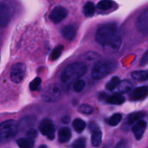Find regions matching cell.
Listing matches in <instances>:
<instances>
[{
  "label": "cell",
  "mask_w": 148,
  "mask_h": 148,
  "mask_svg": "<svg viewBox=\"0 0 148 148\" xmlns=\"http://www.w3.org/2000/svg\"><path fill=\"white\" fill-rule=\"evenodd\" d=\"M87 69L88 67L86 64L82 62H74L66 66L62 73L61 77L62 82L67 85L74 83L85 75Z\"/></svg>",
  "instance_id": "6da1fadb"
},
{
  "label": "cell",
  "mask_w": 148,
  "mask_h": 148,
  "mask_svg": "<svg viewBox=\"0 0 148 148\" xmlns=\"http://www.w3.org/2000/svg\"><path fill=\"white\" fill-rule=\"evenodd\" d=\"M117 67L116 62L109 59L98 61L92 70V77L94 79H101L110 73L114 72Z\"/></svg>",
  "instance_id": "7a4b0ae2"
},
{
  "label": "cell",
  "mask_w": 148,
  "mask_h": 148,
  "mask_svg": "<svg viewBox=\"0 0 148 148\" xmlns=\"http://www.w3.org/2000/svg\"><path fill=\"white\" fill-rule=\"evenodd\" d=\"M116 34L117 27L116 24L108 23L98 29L95 35V40L98 44L103 46Z\"/></svg>",
  "instance_id": "3957f363"
},
{
  "label": "cell",
  "mask_w": 148,
  "mask_h": 148,
  "mask_svg": "<svg viewBox=\"0 0 148 148\" xmlns=\"http://www.w3.org/2000/svg\"><path fill=\"white\" fill-rule=\"evenodd\" d=\"M19 130V125L14 120H7L1 124L0 137L1 143L7 142L15 137Z\"/></svg>",
  "instance_id": "277c9868"
},
{
  "label": "cell",
  "mask_w": 148,
  "mask_h": 148,
  "mask_svg": "<svg viewBox=\"0 0 148 148\" xmlns=\"http://www.w3.org/2000/svg\"><path fill=\"white\" fill-rule=\"evenodd\" d=\"M62 95V88L59 86V85L53 84L45 88L42 93V98L47 103H53L59 101Z\"/></svg>",
  "instance_id": "5b68a950"
},
{
  "label": "cell",
  "mask_w": 148,
  "mask_h": 148,
  "mask_svg": "<svg viewBox=\"0 0 148 148\" xmlns=\"http://www.w3.org/2000/svg\"><path fill=\"white\" fill-rule=\"evenodd\" d=\"M26 72L25 64L23 63L14 64L10 70V79L14 83H20L23 81Z\"/></svg>",
  "instance_id": "8992f818"
},
{
  "label": "cell",
  "mask_w": 148,
  "mask_h": 148,
  "mask_svg": "<svg viewBox=\"0 0 148 148\" xmlns=\"http://www.w3.org/2000/svg\"><path fill=\"white\" fill-rule=\"evenodd\" d=\"M39 130L43 135L46 136L49 140H53L55 137V125L50 119H43L39 124Z\"/></svg>",
  "instance_id": "52a82bcc"
},
{
  "label": "cell",
  "mask_w": 148,
  "mask_h": 148,
  "mask_svg": "<svg viewBox=\"0 0 148 148\" xmlns=\"http://www.w3.org/2000/svg\"><path fill=\"white\" fill-rule=\"evenodd\" d=\"M0 12H1L0 22H1V26L3 27L7 25L9 22H10L13 12L12 7L7 4V3L3 2L1 4V10H0Z\"/></svg>",
  "instance_id": "ba28073f"
},
{
  "label": "cell",
  "mask_w": 148,
  "mask_h": 148,
  "mask_svg": "<svg viewBox=\"0 0 148 148\" xmlns=\"http://www.w3.org/2000/svg\"><path fill=\"white\" fill-rule=\"evenodd\" d=\"M67 10L64 7L62 6H57L53 8L51 12L50 13L49 18L54 23H59L67 16Z\"/></svg>",
  "instance_id": "9c48e42d"
},
{
  "label": "cell",
  "mask_w": 148,
  "mask_h": 148,
  "mask_svg": "<svg viewBox=\"0 0 148 148\" xmlns=\"http://www.w3.org/2000/svg\"><path fill=\"white\" fill-rule=\"evenodd\" d=\"M121 45V38L118 34L115 35L105 46L104 49L108 53H114L119 49Z\"/></svg>",
  "instance_id": "30bf717a"
},
{
  "label": "cell",
  "mask_w": 148,
  "mask_h": 148,
  "mask_svg": "<svg viewBox=\"0 0 148 148\" xmlns=\"http://www.w3.org/2000/svg\"><path fill=\"white\" fill-rule=\"evenodd\" d=\"M146 128H147V123L143 120H140L135 123L132 128V132L136 140H140L143 138Z\"/></svg>",
  "instance_id": "8fae6325"
},
{
  "label": "cell",
  "mask_w": 148,
  "mask_h": 148,
  "mask_svg": "<svg viewBox=\"0 0 148 148\" xmlns=\"http://www.w3.org/2000/svg\"><path fill=\"white\" fill-rule=\"evenodd\" d=\"M148 95V87L142 86L136 88L130 94V98L132 101H140Z\"/></svg>",
  "instance_id": "7c38bea8"
},
{
  "label": "cell",
  "mask_w": 148,
  "mask_h": 148,
  "mask_svg": "<svg viewBox=\"0 0 148 148\" xmlns=\"http://www.w3.org/2000/svg\"><path fill=\"white\" fill-rule=\"evenodd\" d=\"M133 87H134V84L132 83V81L124 79V80L120 81L119 85H117V87L114 91L117 94L127 93L133 89Z\"/></svg>",
  "instance_id": "4fadbf2b"
},
{
  "label": "cell",
  "mask_w": 148,
  "mask_h": 148,
  "mask_svg": "<svg viewBox=\"0 0 148 148\" xmlns=\"http://www.w3.org/2000/svg\"><path fill=\"white\" fill-rule=\"evenodd\" d=\"M137 26L138 30L143 33H148V10H145L138 17Z\"/></svg>",
  "instance_id": "5bb4252c"
},
{
  "label": "cell",
  "mask_w": 148,
  "mask_h": 148,
  "mask_svg": "<svg viewBox=\"0 0 148 148\" xmlns=\"http://www.w3.org/2000/svg\"><path fill=\"white\" fill-rule=\"evenodd\" d=\"M62 35L67 40H73L76 36V28L72 25L64 26L62 30Z\"/></svg>",
  "instance_id": "9a60e30c"
},
{
  "label": "cell",
  "mask_w": 148,
  "mask_h": 148,
  "mask_svg": "<svg viewBox=\"0 0 148 148\" xmlns=\"http://www.w3.org/2000/svg\"><path fill=\"white\" fill-rule=\"evenodd\" d=\"M59 141L61 143H67L72 137V133L68 127H62L59 131Z\"/></svg>",
  "instance_id": "2e32d148"
},
{
  "label": "cell",
  "mask_w": 148,
  "mask_h": 148,
  "mask_svg": "<svg viewBox=\"0 0 148 148\" xmlns=\"http://www.w3.org/2000/svg\"><path fill=\"white\" fill-rule=\"evenodd\" d=\"M92 132V136H91V143H92V146L97 147L100 146V145L101 144V142H102V132L99 130V128L93 130Z\"/></svg>",
  "instance_id": "e0dca14e"
},
{
  "label": "cell",
  "mask_w": 148,
  "mask_h": 148,
  "mask_svg": "<svg viewBox=\"0 0 148 148\" xmlns=\"http://www.w3.org/2000/svg\"><path fill=\"white\" fill-rule=\"evenodd\" d=\"M125 101V98L121 94H116L107 98L106 102L112 105H121Z\"/></svg>",
  "instance_id": "ac0fdd59"
},
{
  "label": "cell",
  "mask_w": 148,
  "mask_h": 148,
  "mask_svg": "<svg viewBox=\"0 0 148 148\" xmlns=\"http://www.w3.org/2000/svg\"><path fill=\"white\" fill-rule=\"evenodd\" d=\"M17 145L20 148H33L34 147V140L30 137L20 138L17 140Z\"/></svg>",
  "instance_id": "d6986e66"
},
{
  "label": "cell",
  "mask_w": 148,
  "mask_h": 148,
  "mask_svg": "<svg viewBox=\"0 0 148 148\" xmlns=\"http://www.w3.org/2000/svg\"><path fill=\"white\" fill-rule=\"evenodd\" d=\"M132 77L135 80L143 82V81H145L148 79V72L144 70L134 71L132 73Z\"/></svg>",
  "instance_id": "ffe728a7"
},
{
  "label": "cell",
  "mask_w": 148,
  "mask_h": 148,
  "mask_svg": "<svg viewBox=\"0 0 148 148\" xmlns=\"http://www.w3.org/2000/svg\"><path fill=\"white\" fill-rule=\"evenodd\" d=\"M95 12V6L92 1H88L83 7V13L86 17H92Z\"/></svg>",
  "instance_id": "44dd1931"
},
{
  "label": "cell",
  "mask_w": 148,
  "mask_h": 148,
  "mask_svg": "<svg viewBox=\"0 0 148 148\" xmlns=\"http://www.w3.org/2000/svg\"><path fill=\"white\" fill-rule=\"evenodd\" d=\"M72 127L77 132L81 133L86 127V123L81 119H76L72 123Z\"/></svg>",
  "instance_id": "7402d4cb"
},
{
  "label": "cell",
  "mask_w": 148,
  "mask_h": 148,
  "mask_svg": "<svg viewBox=\"0 0 148 148\" xmlns=\"http://www.w3.org/2000/svg\"><path fill=\"white\" fill-rule=\"evenodd\" d=\"M145 116V113L143 111H140V112H134L132 113L129 115L127 121L130 124H134V123L140 121L141 119H143Z\"/></svg>",
  "instance_id": "603a6c76"
},
{
  "label": "cell",
  "mask_w": 148,
  "mask_h": 148,
  "mask_svg": "<svg viewBox=\"0 0 148 148\" xmlns=\"http://www.w3.org/2000/svg\"><path fill=\"white\" fill-rule=\"evenodd\" d=\"M114 4V1L111 0H101L97 4V7L101 10H107L112 8Z\"/></svg>",
  "instance_id": "cb8c5ba5"
},
{
  "label": "cell",
  "mask_w": 148,
  "mask_h": 148,
  "mask_svg": "<svg viewBox=\"0 0 148 148\" xmlns=\"http://www.w3.org/2000/svg\"><path fill=\"white\" fill-rule=\"evenodd\" d=\"M34 118L31 116H27L25 117V118L23 119L20 121V124H19V128L21 129H25L27 128V127H32L34 124Z\"/></svg>",
  "instance_id": "d4e9b609"
},
{
  "label": "cell",
  "mask_w": 148,
  "mask_h": 148,
  "mask_svg": "<svg viewBox=\"0 0 148 148\" xmlns=\"http://www.w3.org/2000/svg\"><path fill=\"white\" fill-rule=\"evenodd\" d=\"M121 119H122V115L119 113H116L111 116V117L108 120V124L111 127H116L121 122Z\"/></svg>",
  "instance_id": "484cf974"
},
{
  "label": "cell",
  "mask_w": 148,
  "mask_h": 148,
  "mask_svg": "<svg viewBox=\"0 0 148 148\" xmlns=\"http://www.w3.org/2000/svg\"><path fill=\"white\" fill-rule=\"evenodd\" d=\"M120 82V78L119 77H113L111 80L107 83L106 89L110 91H114Z\"/></svg>",
  "instance_id": "4316f807"
},
{
  "label": "cell",
  "mask_w": 148,
  "mask_h": 148,
  "mask_svg": "<svg viewBox=\"0 0 148 148\" xmlns=\"http://www.w3.org/2000/svg\"><path fill=\"white\" fill-rule=\"evenodd\" d=\"M64 49V46L62 45H59V46H56L53 51H52L51 53L50 59L51 61H55L59 58L62 53V51Z\"/></svg>",
  "instance_id": "83f0119b"
},
{
  "label": "cell",
  "mask_w": 148,
  "mask_h": 148,
  "mask_svg": "<svg viewBox=\"0 0 148 148\" xmlns=\"http://www.w3.org/2000/svg\"><path fill=\"white\" fill-rule=\"evenodd\" d=\"M78 111L82 113V114L89 115V114H91L93 112V108L91 106L88 105V104H82L78 108Z\"/></svg>",
  "instance_id": "f1b7e54d"
},
{
  "label": "cell",
  "mask_w": 148,
  "mask_h": 148,
  "mask_svg": "<svg viewBox=\"0 0 148 148\" xmlns=\"http://www.w3.org/2000/svg\"><path fill=\"white\" fill-rule=\"evenodd\" d=\"M86 147V141L85 138H79L75 140L72 145L68 148H85Z\"/></svg>",
  "instance_id": "f546056e"
},
{
  "label": "cell",
  "mask_w": 148,
  "mask_h": 148,
  "mask_svg": "<svg viewBox=\"0 0 148 148\" xmlns=\"http://www.w3.org/2000/svg\"><path fill=\"white\" fill-rule=\"evenodd\" d=\"M85 82L83 79H79L74 82L73 88L75 92H79L85 88Z\"/></svg>",
  "instance_id": "4dcf8cb0"
},
{
  "label": "cell",
  "mask_w": 148,
  "mask_h": 148,
  "mask_svg": "<svg viewBox=\"0 0 148 148\" xmlns=\"http://www.w3.org/2000/svg\"><path fill=\"white\" fill-rule=\"evenodd\" d=\"M40 85H41V78L40 77H36L30 83V90L31 91H36L39 89Z\"/></svg>",
  "instance_id": "1f68e13d"
},
{
  "label": "cell",
  "mask_w": 148,
  "mask_h": 148,
  "mask_svg": "<svg viewBox=\"0 0 148 148\" xmlns=\"http://www.w3.org/2000/svg\"><path fill=\"white\" fill-rule=\"evenodd\" d=\"M99 58V54H98L95 52H88V53H85V59L86 60L89 61H93L95 60L96 59Z\"/></svg>",
  "instance_id": "d6a6232c"
},
{
  "label": "cell",
  "mask_w": 148,
  "mask_h": 148,
  "mask_svg": "<svg viewBox=\"0 0 148 148\" xmlns=\"http://www.w3.org/2000/svg\"><path fill=\"white\" fill-rule=\"evenodd\" d=\"M116 148H130V145L127 140H121L116 145Z\"/></svg>",
  "instance_id": "836d02e7"
},
{
  "label": "cell",
  "mask_w": 148,
  "mask_h": 148,
  "mask_svg": "<svg viewBox=\"0 0 148 148\" xmlns=\"http://www.w3.org/2000/svg\"><path fill=\"white\" fill-rule=\"evenodd\" d=\"M27 137H30V138L34 139L35 137H37V132L33 129H29L28 131L27 132Z\"/></svg>",
  "instance_id": "e575fe53"
},
{
  "label": "cell",
  "mask_w": 148,
  "mask_h": 148,
  "mask_svg": "<svg viewBox=\"0 0 148 148\" xmlns=\"http://www.w3.org/2000/svg\"><path fill=\"white\" fill-rule=\"evenodd\" d=\"M62 121L64 123H68L69 121V116H64L63 118V120H62Z\"/></svg>",
  "instance_id": "d590c367"
},
{
  "label": "cell",
  "mask_w": 148,
  "mask_h": 148,
  "mask_svg": "<svg viewBox=\"0 0 148 148\" xmlns=\"http://www.w3.org/2000/svg\"><path fill=\"white\" fill-rule=\"evenodd\" d=\"M38 148H47V147L46 145H40Z\"/></svg>",
  "instance_id": "8d00e7d4"
}]
</instances>
